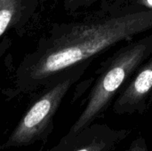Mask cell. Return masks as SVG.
<instances>
[{
    "mask_svg": "<svg viewBox=\"0 0 152 151\" xmlns=\"http://www.w3.org/2000/svg\"><path fill=\"white\" fill-rule=\"evenodd\" d=\"M152 55V33L125 43L104 60L86 100V105L67 135H74L102 117L140 66Z\"/></svg>",
    "mask_w": 152,
    "mask_h": 151,
    "instance_id": "7a4b0ae2",
    "label": "cell"
},
{
    "mask_svg": "<svg viewBox=\"0 0 152 151\" xmlns=\"http://www.w3.org/2000/svg\"><path fill=\"white\" fill-rule=\"evenodd\" d=\"M99 0H53L55 4H60L69 13L74 14L90 8Z\"/></svg>",
    "mask_w": 152,
    "mask_h": 151,
    "instance_id": "ba28073f",
    "label": "cell"
},
{
    "mask_svg": "<svg viewBox=\"0 0 152 151\" xmlns=\"http://www.w3.org/2000/svg\"><path fill=\"white\" fill-rule=\"evenodd\" d=\"M41 0H0V53L11 45L10 32L24 35L38 14Z\"/></svg>",
    "mask_w": 152,
    "mask_h": 151,
    "instance_id": "8992f818",
    "label": "cell"
},
{
    "mask_svg": "<svg viewBox=\"0 0 152 151\" xmlns=\"http://www.w3.org/2000/svg\"><path fill=\"white\" fill-rule=\"evenodd\" d=\"M152 105V55L136 70L115 99L112 110L117 115H142Z\"/></svg>",
    "mask_w": 152,
    "mask_h": 151,
    "instance_id": "5b68a950",
    "label": "cell"
},
{
    "mask_svg": "<svg viewBox=\"0 0 152 151\" xmlns=\"http://www.w3.org/2000/svg\"><path fill=\"white\" fill-rule=\"evenodd\" d=\"M124 151H150L148 149L147 143L144 138L141 135L137 136L133 142L129 144V146L124 150Z\"/></svg>",
    "mask_w": 152,
    "mask_h": 151,
    "instance_id": "9c48e42d",
    "label": "cell"
},
{
    "mask_svg": "<svg viewBox=\"0 0 152 151\" xmlns=\"http://www.w3.org/2000/svg\"><path fill=\"white\" fill-rule=\"evenodd\" d=\"M100 5L119 13L152 11V0H102Z\"/></svg>",
    "mask_w": 152,
    "mask_h": 151,
    "instance_id": "52a82bcc",
    "label": "cell"
},
{
    "mask_svg": "<svg viewBox=\"0 0 152 151\" xmlns=\"http://www.w3.org/2000/svg\"><path fill=\"white\" fill-rule=\"evenodd\" d=\"M152 30V11L119 13L99 5L83 17L53 23L15 68L6 100L32 96L53 77Z\"/></svg>",
    "mask_w": 152,
    "mask_h": 151,
    "instance_id": "6da1fadb",
    "label": "cell"
},
{
    "mask_svg": "<svg viewBox=\"0 0 152 151\" xmlns=\"http://www.w3.org/2000/svg\"><path fill=\"white\" fill-rule=\"evenodd\" d=\"M94 60L84 61L53 77L34 93L27 110L0 150L45 142L53 130V118L69 90L80 80Z\"/></svg>",
    "mask_w": 152,
    "mask_h": 151,
    "instance_id": "3957f363",
    "label": "cell"
},
{
    "mask_svg": "<svg viewBox=\"0 0 152 151\" xmlns=\"http://www.w3.org/2000/svg\"><path fill=\"white\" fill-rule=\"evenodd\" d=\"M131 132L94 123L74 135H64L48 151H116Z\"/></svg>",
    "mask_w": 152,
    "mask_h": 151,
    "instance_id": "277c9868",
    "label": "cell"
}]
</instances>
